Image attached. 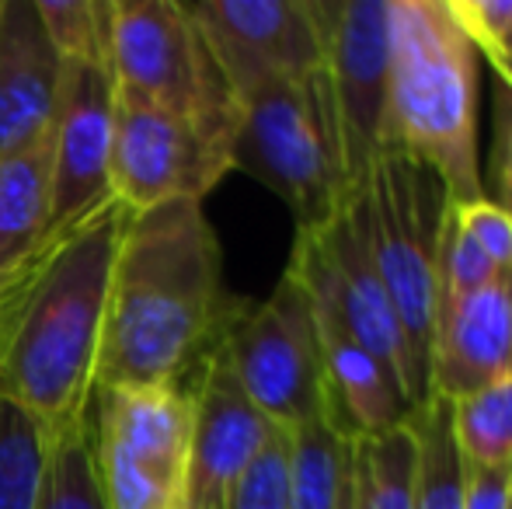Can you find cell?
<instances>
[{"mask_svg": "<svg viewBox=\"0 0 512 509\" xmlns=\"http://www.w3.org/2000/svg\"><path fill=\"white\" fill-rule=\"evenodd\" d=\"M356 509H411L415 496V436L401 426L380 440L352 443Z\"/></svg>", "mask_w": 512, "mask_h": 509, "instance_id": "obj_23", "label": "cell"}, {"mask_svg": "<svg viewBox=\"0 0 512 509\" xmlns=\"http://www.w3.org/2000/svg\"><path fill=\"white\" fill-rule=\"evenodd\" d=\"M276 429L244 394L223 349H216L192 381V436L182 509H227L237 482Z\"/></svg>", "mask_w": 512, "mask_h": 509, "instance_id": "obj_13", "label": "cell"}, {"mask_svg": "<svg viewBox=\"0 0 512 509\" xmlns=\"http://www.w3.org/2000/svg\"><path fill=\"white\" fill-rule=\"evenodd\" d=\"M185 7L234 102L265 77L310 81L321 74L324 49L314 0H192Z\"/></svg>", "mask_w": 512, "mask_h": 509, "instance_id": "obj_11", "label": "cell"}, {"mask_svg": "<svg viewBox=\"0 0 512 509\" xmlns=\"http://www.w3.org/2000/svg\"><path fill=\"white\" fill-rule=\"evenodd\" d=\"M290 509H356L352 440L321 415L290 429Z\"/></svg>", "mask_w": 512, "mask_h": 509, "instance_id": "obj_19", "label": "cell"}, {"mask_svg": "<svg viewBox=\"0 0 512 509\" xmlns=\"http://www.w3.org/2000/svg\"><path fill=\"white\" fill-rule=\"evenodd\" d=\"M35 11L60 60H105L108 0H35Z\"/></svg>", "mask_w": 512, "mask_h": 509, "instance_id": "obj_25", "label": "cell"}, {"mask_svg": "<svg viewBox=\"0 0 512 509\" xmlns=\"http://www.w3.org/2000/svg\"><path fill=\"white\" fill-rule=\"evenodd\" d=\"M446 405L464 468H512V370Z\"/></svg>", "mask_w": 512, "mask_h": 509, "instance_id": "obj_20", "label": "cell"}, {"mask_svg": "<svg viewBox=\"0 0 512 509\" xmlns=\"http://www.w3.org/2000/svg\"><path fill=\"white\" fill-rule=\"evenodd\" d=\"M464 509H512V468H467Z\"/></svg>", "mask_w": 512, "mask_h": 509, "instance_id": "obj_30", "label": "cell"}, {"mask_svg": "<svg viewBox=\"0 0 512 509\" xmlns=\"http://www.w3.org/2000/svg\"><path fill=\"white\" fill-rule=\"evenodd\" d=\"M230 168L269 185L290 206L297 231L328 224L349 203V189L324 77H265L241 91Z\"/></svg>", "mask_w": 512, "mask_h": 509, "instance_id": "obj_4", "label": "cell"}, {"mask_svg": "<svg viewBox=\"0 0 512 509\" xmlns=\"http://www.w3.org/2000/svg\"><path fill=\"white\" fill-rule=\"evenodd\" d=\"M321 21L324 91L335 119L338 154L349 199L370 182L373 164L391 150L387 136V77L391 25L387 0H314Z\"/></svg>", "mask_w": 512, "mask_h": 509, "instance_id": "obj_9", "label": "cell"}, {"mask_svg": "<svg viewBox=\"0 0 512 509\" xmlns=\"http://www.w3.org/2000/svg\"><path fill=\"white\" fill-rule=\"evenodd\" d=\"M512 370V272L439 307L429 346L432 398L457 401Z\"/></svg>", "mask_w": 512, "mask_h": 509, "instance_id": "obj_14", "label": "cell"}, {"mask_svg": "<svg viewBox=\"0 0 512 509\" xmlns=\"http://www.w3.org/2000/svg\"><path fill=\"white\" fill-rule=\"evenodd\" d=\"M88 415L95 436L126 450L185 496L192 387H95Z\"/></svg>", "mask_w": 512, "mask_h": 509, "instance_id": "obj_17", "label": "cell"}, {"mask_svg": "<svg viewBox=\"0 0 512 509\" xmlns=\"http://www.w3.org/2000/svg\"><path fill=\"white\" fill-rule=\"evenodd\" d=\"M126 213L122 203H108L81 227L56 234L28 269L0 286V394L49 433L91 405Z\"/></svg>", "mask_w": 512, "mask_h": 509, "instance_id": "obj_2", "label": "cell"}, {"mask_svg": "<svg viewBox=\"0 0 512 509\" xmlns=\"http://www.w3.org/2000/svg\"><path fill=\"white\" fill-rule=\"evenodd\" d=\"M391 150L425 164L450 206L488 196L478 154V60L446 0H387Z\"/></svg>", "mask_w": 512, "mask_h": 509, "instance_id": "obj_3", "label": "cell"}, {"mask_svg": "<svg viewBox=\"0 0 512 509\" xmlns=\"http://www.w3.org/2000/svg\"><path fill=\"white\" fill-rule=\"evenodd\" d=\"M115 81L105 60H63L53 147V238L102 213L112 196Z\"/></svg>", "mask_w": 512, "mask_h": 509, "instance_id": "obj_12", "label": "cell"}, {"mask_svg": "<svg viewBox=\"0 0 512 509\" xmlns=\"http://www.w3.org/2000/svg\"><path fill=\"white\" fill-rule=\"evenodd\" d=\"M359 199L366 210L377 269L394 300L411 353L429 377V346L436 325V255L450 199L443 182L425 164L398 150L380 154Z\"/></svg>", "mask_w": 512, "mask_h": 509, "instance_id": "obj_6", "label": "cell"}, {"mask_svg": "<svg viewBox=\"0 0 512 509\" xmlns=\"http://www.w3.org/2000/svg\"><path fill=\"white\" fill-rule=\"evenodd\" d=\"M53 241V147L39 143L0 157V286Z\"/></svg>", "mask_w": 512, "mask_h": 509, "instance_id": "obj_18", "label": "cell"}, {"mask_svg": "<svg viewBox=\"0 0 512 509\" xmlns=\"http://www.w3.org/2000/svg\"><path fill=\"white\" fill-rule=\"evenodd\" d=\"M49 429L0 394V509H39Z\"/></svg>", "mask_w": 512, "mask_h": 509, "instance_id": "obj_22", "label": "cell"}, {"mask_svg": "<svg viewBox=\"0 0 512 509\" xmlns=\"http://www.w3.org/2000/svg\"><path fill=\"white\" fill-rule=\"evenodd\" d=\"M244 394L279 429H297L328 415L321 342H317L314 307L297 279L286 269L276 290L262 304L237 311L220 342Z\"/></svg>", "mask_w": 512, "mask_h": 509, "instance_id": "obj_8", "label": "cell"}, {"mask_svg": "<svg viewBox=\"0 0 512 509\" xmlns=\"http://www.w3.org/2000/svg\"><path fill=\"white\" fill-rule=\"evenodd\" d=\"M464 234L499 272H512V217L492 196L467 206H450Z\"/></svg>", "mask_w": 512, "mask_h": 509, "instance_id": "obj_28", "label": "cell"}, {"mask_svg": "<svg viewBox=\"0 0 512 509\" xmlns=\"http://www.w3.org/2000/svg\"><path fill=\"white\" fill-rule=\"evenodd\" d=\"M450 14L474 53L492 63L499 88L512 91V0H450Z\"/></svg>", "mask_w": 512, "mask_h": 509, "instance_id": "obj_26", "label": "cell"}, {"mask_svg": "<svg viewBox=\"0 0 512 509\" xmlns=\"http://www.w3.org/2000/svg\"><path fill=\"white\" fill-rule=\"evenodd\" d=\"M227 509H290V440L276 429L244 478L237 482Z\"/></svg>", "mask_w": 512, "mask_h": 509, "instance_id": "obj_27", "label": "cell"}, {"mask_svg": "<svg viewBox=\"0 0 512 509\" xmlns=\"http://www.w3.org/2000/svg\"><path fill=\"white\" fill-rule=\"evenodd\" d=\"M39 509H105L95 475L88 412L70 426L49 433L46 471H42Z\"/></svg>", "mask_w": 512, "mask_h": 509, "instance_id": "obj_24", "label": "cell"}, {"mask_svg": "<svg viewBox=\"0 0 512 509\" xmlns=\"http://www.w3.org/2000/svg\"><path fill=\"white\" fill-rule=\"evenodd\" d=\"M286 269H293L300 283L321 293L335 307L338 318L349 325V332L391 370L394 384L401 387L411 412L429 405V377L411 353L408 335L401 328L398 311H394V300L377 269L370 231H366L363 199H349L317 231H297Z\"/></svg>", "mask_w": 512, "mask_h": 509, "instance_id": "obj_7", "label": "cell"}, {"mask_svg": "<svg viewBox=\"0 0 512 509\" xmlns=\"http://www.w3.org/2000/svg\"><path fill=\"white\" fill-rule=\"evenodd\" d=\"M115 91L234 136L237 102L182 0H108Z\"/></svg>", "mask_w": 512, "mask_h": 509, "instance_id": "obj_5", "label": "cell"}, {"mask_svg": "<svg viewBox=\"0 0 512 509\" xmlns=\"http://www.w3.org/2000/svg\"><path fill=\"white\" fill-rule=\"evenodd\" d=\"M234 136L115 91L112 196L129 213L203 203L230 171Z\"/></svg>", "mask_w": 512, "mask_h": 509, "instance_id": "obj_10", "label": "cell"}, {"mask_svg": "<svg viewBox=\"0 0 512 509\" xmlns=\"http://www.w3.org/2000/svg\"><path fill=\"white\" fill-rule=\"evenodd\" d=\"M241 307L223 286L220 241L203 203L126 213L95 387H192Z\"/></svg>", "mask_w": 512, "mask_h": 509, "instance_id": "obj_1", "label": "cell"}, {"mask_svg": "<svg viewBox=\"0 0 512 509\" xmlns=\"http://www.w3.org/2000/svg\"><path fill=\"white\" fill-rule=\"evenodd\" d=\"M495 203L512 217V91L495 88V143H492Z\"/></svg>", "mask_w": 512, "mask_h": 509, "instance_id": "obj_29", "label": "cell"}, {"mask_svg": "<svg viewBox=\"0 0 512 509\" xmlns=\"http://www.w3.org/2000/svg\"><path fill=\"white\" fill-rule=\"evenodd\" d=\"M300 279V276H297ZM317 321V342H321L324 384H328V415L345 440L363 443L380 440L394 429L408 426L411 405L394 384L391 370L349 332L335 307L304 286Z\"/></svg>", "mask_w": 512, "mask_h": 509, "instance_id": "obj_15", "label": "cell"}, {"mask_svg": "<svg viewBox=\"0 0 512 509\" xmlns=\"http://www.w3.org/2000/svg\"><path fill=\"white\" fill-rule=\"evenodd\" d=\"M415 436V496L411 509H464L467 468L453 443L450 405L432 398L408 419Z\"/></svg>", "mask_w": 512, "mask_h": 509, "instance_id": "obj_21", "label": "cell"}, {"mask_svg": "<svg viewBox=\"0 0 512 509\" xmlns=\"http://www.w3.org/2000/svg\"><path fill=\"white\" fill-rule=\"evenodd\" d=\"M63 60L35 0H0V157L39 143L53 126Z\"/></svg>", "mask_w": 512, "mask_h": 509, "instance_id": "obj_16", "label": "cell"}]
</instances>
